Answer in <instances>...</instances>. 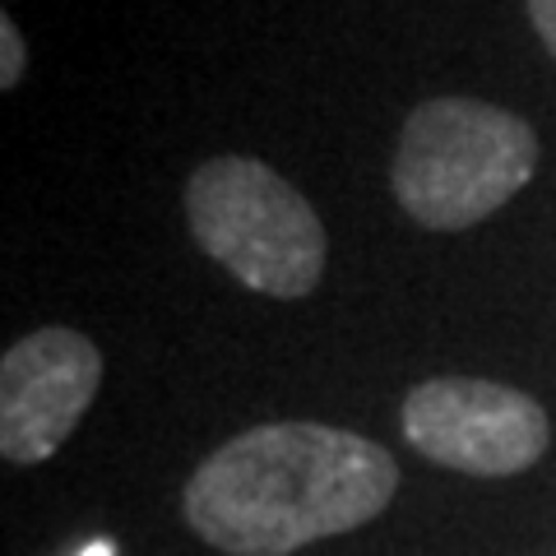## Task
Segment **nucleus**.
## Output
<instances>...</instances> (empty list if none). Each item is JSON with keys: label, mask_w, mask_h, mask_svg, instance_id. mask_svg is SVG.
<instances>
[{"label": "nucleus", "mask_w": 556, "mask_h": 556, "mask_svg": "<svg viewBox=\"0 0 556 556\" xmlns=\"http://www.w3.org/2000/svg\"><path fill=\"white\" fill-rule=\"evenodd\" d=\"M79 556H116V547L108 543V538H98V543H89V547H84Z\"/></svg>", "instance_id": "obj_8"}, {"label": "nucleus", "mask_w": 556, "mask_h": 556, "mask_svg": "<svg viewBox=\"0 0 556 556\" xmlns=\"http://www.w3.org/2000/svg\"><path fill=\"white\" fill-rule=\"evenodd\" d=\"M102 386V353L79 329H33L0 362V455L42 464L70 441Z\"/></svg>", "instance_id": "obj_5"}, {"label": "nucleus", "mask_w": 556, "mask_h": 556, "mask_svg": "<svg viewBox=\"0 0 556 556\" xmlns=\"http://www.w3.org/2000/svg\"><path fill=\"white\" fill-rule=\"evenodd\" d=\"M190 237L232 278L265 298H306L325 274V223L269 163L223 153L190 172Z\"/></svg>", "instance_id": "obj_3"}, {"label": "nucleus", "mask_w": 556, "mask_h": 556, "mask_svg": "<svg viewBox=\"0 0 556 556\" xmlns=\"http://www.w3.org/2000/svg\"><path fill=\"white\" fill-rule=\"evenodd\" d=\"M529 20L538 28V38H543L547 51L556 56V0H529Z\"/></svg>", "instance_id": "obj_7"}, {"label": "nucleus", "mask_w": 556, "mask_h": 556, "mask_svg": "<svg viewBox=\"0 0 556 556\" xmlns=\"http://www.w3.org/2000/svg\"><path fill=\"white\" fill-rule=\"evenodd\" d=\"M404 437L431 464L473 478H510L547 455L552 427L538 399L525 390L473 376H441L408 390Z\"/></svg>", "instance_id": "obj_4"}, {"label": "nucleus", "mask_w": 556, "mask_h": 556, "mask_svg": "<svg viewBox=\"0 0 556 556\" xmlns=\"http://www.w3.org/2000/svg\"><path fill=\"white\" fill-rule=\"evenodd\" d=\"M24 65H28L24 33L10 14H0V89H14V84L24 79Z\"/></svg>", "instance_id": "obj_6"}, {"label": "nucleus", "mask_w": 556, "mask_h": 556, "mask_svg": "<svg viewBox=\"0 0 556 556\" xmlns=\"http://www.w3.org/2000/svg\"><path fill=\"white\" fill-rule=\"evenodd\" d=\"M538 172V135L529 121L478 98L422 102L394 153V195L413 223L464 232L515 200Z\"/></svg>", "instance_id": "obj_2"}, {"label": "nucleus", "mask_w": 556, "mask_h": 556, "mask_svg": "<svg viewBox=\"0 0 556 556\" xmlns=\"http://www.w3.org/2000/svg\"><path fill=\"white\" fill-rule=\"evenodd\" d=\"M394 459L325 422H269L218 445L186 482V525L228 556H292L390 506Z\"/></svg>", "instance_id": "obj_1"}]
</instances>
